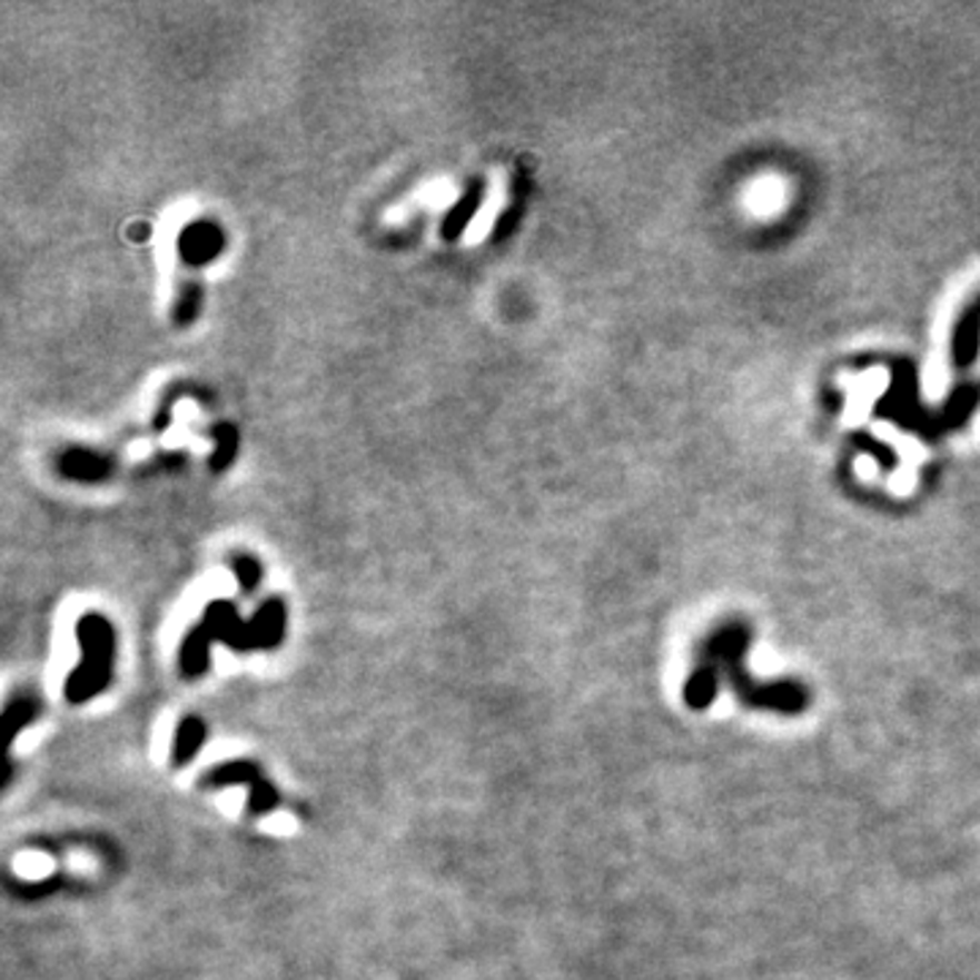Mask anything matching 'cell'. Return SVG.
I'll return each instance as SVG.
<instances>
[{"instance_id":"obj_3","label":"cell","mask_w":980,"mask_h":980,"mask_svg":"<svg viewBox=\"0 0 980 980\" xmlns=\"http://www.w3.org/2000/svg\"><path fill=\"white\" fill-rule=\"evenodd\" d=\"M720 686H722L720 673H716L711 665L695 662V667H692L690 679H686V684H684L686 709H692V711L711 709V703H714L716 695H720Z\"/></svg>"},{"instance_id":"obj_2","label":"cell","mask_w":980,"mask_h":980,"mask_svg":"<svg viewBox=\"0 0 980 980\" xmlns=\"http://www.w3.org/2000/svg\"><path fill=\"white\" fill-rule=\"evenodd\" d=\"M79 641L85 649V665L69 681V697L75 703L101 690L107 684L109 667H112V632L101 618L90 616L79 621Z\"/></svg>"},{"instance_id":"obj_4","label":"cell","mask_w":980,"mask_h":980,"mask_svg":"<svg viewBox=\"0 0 980 980\" xmlns=\"http://www.w3.org/2000/svg\"><path fill=\"white\" fill-rule=\"evenodd\" d=\"M175 752H172V760H175V765H186L188 760L194 758V754L199 752V749H202V741H205V724L197 720V716H186V720H182V724L178 727V735H175Z\"/></svg>"},{"instance_id":"obj_1","label":"cell","mask_w":980,"mask_h":980,"mask_svg":"<svg viewBox=\"0 0 980 980\" xmlns=\"http://www.w3.org/2000/svg\"><path fill=\"white\" fill-rule=\"evenodd\" d=\"M752 645V626L744 621H727L697 651V662L711 665L735 700L749 711H774L784 716H801L812 705V690L799 679H779L760 684L746 671V651Z\"/></svg>"}]
</instances>
